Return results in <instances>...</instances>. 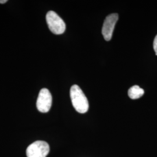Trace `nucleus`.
Segmentation results:
<instances>
[{"label": "nucleus", "instance_id": "nucleus-1", "mask_svg": "<svg viewBox=\"0 0 157 157\" xmlns=\"http://www.w3.org/2000/svg\"><path fill=\"white\" fill-rule=\"evenodd\" d=\"M72 103L76 111L80 113H84L89 109V105L87 97L78 85H73L70 90Z\"/></svg>", "mask_w": 157, "mask_h": 157}, {"label": "nucleus", "instance_id": "nucleus-2", "mask_svg": "<svg viewBox=\"0 0 157 157\" xmlns=\"http://www.w3.org/2000/svg\"><path fill=\"white\" fill-rule=\"evenodd\" d=\"M46 21L52 33L55 34H61L65 31L66 25L56 12L52 11L48 12L46 15Z\"/></svg>", "mask_w": 157, "mask_h": 157}, {"label": "nucleus", "instance_id": "nucleus-3", "mask_svg": "<svg viewBox=\"0 0 157 157\" xmlns=\"http://www.w3.org/2000/svg\"><path fill=\"white\" fill-rule=\"evenodd\" d=\"M50 151V147L43 141H37L31 144L26 150L28 157H46Z\"/></svg>", "mask_w": 157, "mask_h": 157}, {"label": "nucleus", "instance_id": "nucleus-4", "mask_svg": "<svg viewBox=\"0 0 157 157\" xmlns=\"http://www.w3.org/2000/svg\"><path fill=\"white\" fill-rule=\"evenodd\" d=\"M52 105V95L49 90L47 89H42L40 91L36 106L37 109L42 113L48 112Z\"/></svg>", "mask_w": 157, "mask_h": 157}, {"label": "nucleus", "instance_id": "nucleus-5", "mask_svg": "<svg viewBox=\"0 0 157 157\" xmlns=\"http://www.w3.org/2000/svg\"><path fill=\"white\" fill-rule=\"evenodd\" d=\"M118 20V13H112L106 17L102 29V34L106 41L111 39L115 26Z\"/></svg>", "mask_w": 157, "mask_h": 157}, {"label": "nucleus", "instance_id": "nucleus-6", "mask_svg": "<svg viewBox=\"0 0 157 157\" xmlns=\"http://www.w3.org/2000/svg\"><path fill=\"white\" fill-rule=\"evenodd\" d=\"M144 94V90L137 85L132 86L128 90V95L132 100L138 99L141 97Z\"/></svg>", "mask_w": 157, "mask_h": 157}, {"label": "nucleus", "instance_id": "nucleus-7", "mask_svg": "<svg viewBox=\"0 0 157 157\" xmlns=\"http://www.w3.org/2000/svg\"><path fill=\"white\" fill-rule=\"evenodd\" d=\"M153 47H154V50L155 52V55L157 56V35L156 36V37H155L154 40Z\"/></svg>", "mask_w": 157, "mask_h": 157}, {"label": "nucleus", "instance_id": "nucleus-8", "mask_svg": "<svg viewBox=\"0 0 157 157\" xmlns=\"http://www.w3.org/2000/svg\"><path fill=\"white\" fill-rule=\"evenodd\" d=\"M7 1V0H0V4H5Z\"/></svg>", "mask_w": 157, "mask_h": 157}]
</instances>
